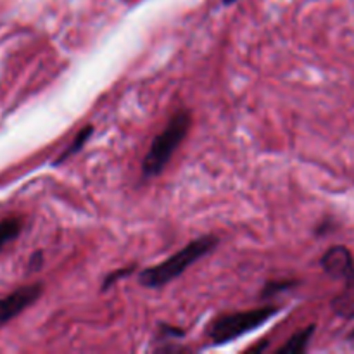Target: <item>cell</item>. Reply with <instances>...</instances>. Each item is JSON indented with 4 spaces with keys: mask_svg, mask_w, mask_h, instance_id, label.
<instances>
[{
    "mask_svg": "<svg viewBox=\"0 0 354 354\" xmlns=\"http://www.w3.org/2000/svg\"><path fill=\"white\" fill-rule=\"evenodd\" d=\"M131 272H133V268H127V270H118L116 273H113V275H109V277H107L106 280H104V289H107V287H109V286H113V283L116 282V280L123 279V277H128V275H130Z\"/></svg>",
    "mask_w": 354,
    "mask_h": 354,
    "instance_id": "30bf717a",
    "label": "cell"
},
{
    "mask_svg": "<svg viewBox=\"0 0 354 354\" xmlns=\"http://www.w3.org/2000/svg\"><path fill=\"white\" fill-rule=\"evenodd\" d=\"M216 244L218 239L213 237V235H206V237L192 241L190 244H187L182 251L173 254L169 259L152 266V268L144 270V272L140 273V277H138V280H140L142 286L151 287V289L166 286L168 282L175 280L176 277L182 275L189 266H192L194 263L199 261L201 258L209 254V252L216 248Z\"/></svg>",
    "mask_w": 354,
    "mask_h": 354,
    "instance_id": "6da1fadb",
    "label": "cell"
},
{
    "mask_svg": "<svg viewBox=\"0 0 354 354\" xmlns=\"http://www.w3.org/2000/svg\"><path fill=\"white\" fill-rule=\"evenodd\" d=\"M41 292H44L41 283H31V286L19 287L9 296L0 299V327L16 318L19 313H23L24 310H28L31 304L37 303Z\"/></svg>",
    "mask_w": 354,
    "mask_h": 354,
    "instance_id": "277c9868",
    "label": "cell"
},
{
    "mask_svg": "<svg viewBox=\"0 0 354 354\" xmlns=\"http://www.w3.org/2000/svg\"><path fill=\"white\" fill-rule=\"evenodd\" d=\"M313 332H315V325H310V327L304 328V330H299L296 335H292V337H290V341L287 342L286 346H282V348L279 349V353H282V354L304 353L306 351L308 344H310V339H311V335H313Z\"/></svg>",
    "mask_w": 354,
    "mask_h": 354,
    "instance_id": "8992f818",
    "label": "cell"
},
{
    "mask_svg": "<svg viewBox=\"0 0 354 354\" xmlns=\"http://www.w3.org/2000/svg\"><path fill=\"white\" fill-rule=\"evenodd\" d=\"M353 337H354V334H353Z\"/></svg>",
    "mask_w": 354,
    "mask_h": 354,
    "instance_id": "5bb4252c",
    "label": "cell"
},
{
    "mask_svg": "<svg viewBox=\"0 0 354 354\" xmlns=\"http://www.w3.org/2000/svg\"><path fill=\"white\" fill-rule=\"evenodd\" d=\"M277 311H279V308L265 306L256 308V310L241 311V313L223 315V317L216 318L209 325L207 335H209L214 344H225V342L234 341V339L258 328L259 325H263L270 318L275 317Z\"/></svg>",
    "mask_w": 354,
    "mask_h": 354,
    "instance_id": "3957f363",
    "label": "cell"
},
{
    "mask_svg": "<svg viewBox=\"0 0 354 354\" xmlns=\"http://www.w3.org/2000/svg\"><path fill=\"white\" fill-rule=\"evenodd\" d=\"M232 2H235V0H225V3H232Z\"/></svg>",
    "mask_w": 354,
    "mask_h": 354,
    "instance_id": "4fadbf2b",
    "label": "cell"
},
{
    "mask_svg": "<svg viewBox=\"0 0 354 354\" xmlns=\"http://www.w3.org/2000/svg\"><path fill=\"white\" fill-rule=\"evenodd\" d=\"M40 265H41V252H37V254H33V258H31L30 266L33 270H37V268H40Z\"/></svg>",
    "mask_w": 354,
    "mask_h": 354,
    "instance_id": "7c38bea8",
    "label": "cell"
},
{
    "mask_svg": "<svg viewBox=\"0 0 354 354\" xmlns=\"http://www.w3.org/2000/svg\"><path fill=\"white\" fill-rule=\"evenodd\" d=\"M92 131H93V127H85V128H83V130H80L78 135H76V137H75V140L71 142V145H69V147L66 149V151L62 152L61 156H59L57 161H55V165H61V162H64L66 159L71 158L73 154H76V152H78L80 149H82L83 145H85V142L88 140L90 135H92Z\"/></svg>",
    "mask_w": 354,
    "mask_h": 354,
    "instance_id": "ba28073f",
    "label": "cell"
},
{
    "mask_svg": "<svg viewBox=\"0 0 354 354\" xmlns=\"http://www.w3.org/2000/svg\"><path fill=\"white\" fill-rule=\"evenodd\" d=\"M190 128V114L187 111H178L168 121L165 130L154 138L151 149L142 165L145 176H158L168 166L169 159L175 154L178 145L185 140Z\"/></svg>",
    "mask_w": 354,
    "mask_h": 354,
    "instance_id": "7a4b0ae2",
    "label": "cell"
},
{
    "mask_svg": "<svg viewBox=\"0 0 354 354\" xmlns=\"http://www.w3.org/2000/svg\"><path fill=\"white\" fill-rule=\"evenodd\" d=\"M322 266L328 275L341 279L349 287L354 286V259L353 254L342 245L328 249L322 258Z\"/></svg>",
    "mask_w": 354,
    "mask_h": 354,
    "instance_id": "5b68a950",
    "label": "cell"
},
{
    "mask_svg": "<svg viewBox=\"0 0 354 354\" xmlns=\"http://www.w3.org/2000/svg\"><path fill=\"white\" fill-rule=\"evenodd\" d=\"M21 228H23V221L19 218H7L0 221V249L12 242L21 234Z\"/></svg>",
    "mask_w": 354,
    "mask_h": 354,
    "instance_id": "52a82bcc",
    "label": "cell"
},
{
    "mask_svg": "<svg viewBox=\"0 0 354 354\" xmlns=\"http://www.w3.org/2000/svg\"><path fill=\"white\" fill-rule=\"evenodd\" d=\"M334 308L339 311V315H344V317H354V296H344L337 297L334 301Z\"/></svg>",
    "mask_w": 354,
    "mask_h": 354,
    "instance_id": "9c48e42d",
    "label": "cell"
},
{
    "mask_svg": "<svg viewBox=\"0 0 354 354\" xmlns=\"http://www.w3.org/2000/svg\"><path fill=\"white\" fill-rule=\"evenodd\" d=\"M287 287H290L289 282L268 283V287H266V290H265V296H268V294H275L277 290H283V289H287Z\"/></svg>",
    "mask_w": 354,
    "mask_h": 354,
    "instance_id": "8fae6325",
    "label": "cell"
}]
</instances>
